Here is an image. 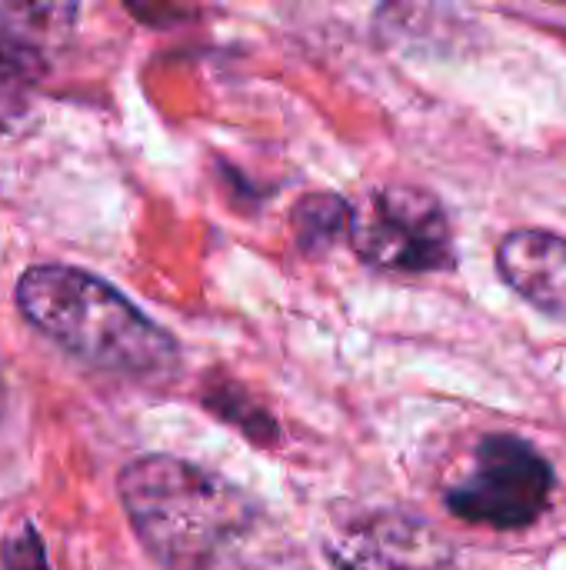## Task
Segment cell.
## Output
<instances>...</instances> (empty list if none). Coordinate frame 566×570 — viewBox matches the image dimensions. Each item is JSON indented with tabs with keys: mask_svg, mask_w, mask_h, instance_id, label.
<instances>
[{
	"mask_svg": "<svg viewBox=\"0 0 566 570\" xmlns=\"http://www.w3.org/2000/svg\"><path fill=\"white\" fill-rule=\"evenodd\" d=\"M117 494L160 570H280L284 548L267 511L220 474L170 454L133 458Z\"/></svg>",
	"mask_w": 566,
	"mask_h": 570,
	"instance_id": "cell-1",
	"label": "cell"
},
{
	"mask_svg": "<svg viewBox=\"0 0 566 570\" xmlns=\"http://www.w3.org/2000/svg\"><path fill=\"white\" fill-rule=\"evenodd\" d=\"M13 301L37 334L93 371L167 381L180 367L177 337L83 267L33 264L20 274Z\"/></svg>",
	"mask_w": 566,
	"mask_h": 570,
	"instance_id": "cell-2",
	"label": "cell"
},
{
	"mask_svg": "<svg viewBox=\"0 0 566 570\" xmlns=\"http://www.w3.org/2000/svg\"><path fill=\"white\" fill-rule=\"evenodd\" d=\"M347 244L360 261L394 274L450 271L457 261L454 224L437 194L424 187H377L350 210Z\"/></svg>",
	"mask_w": 566,
	"mask_h": 570,
	"instance_id": "cell-3",
	"label": "cell"
},
{
	"mask_svg": "<svg viewBox=\"0 0 566 570\" xmlns=\"http://www.w3.org/2000/svg\"><path fill=\"white\" fill-rule=\"evenodd\" d=\"M557 491L554 464L517 434H487L467 474L447 491V511L467 524L524 531L544 518Z\"/></svg>",
	"mask_w": 566,
	"mask_h": 570,
	"instance_id": "cell-4",
	"label": "cell"
},
{
	"mask_svg": "<svg viewBox=\"0 0 566 570\" xmlns=\"http://www.w3.org/2000/svg\"><path fill=\"white\" fill-rule=\"evenodd\" d=\"M337 570H460L454 544L424 518L400 508H367L337 518L324 534Z\"/></svg>",
	"mask_w": 566,
	"mask_h": 570,
	"instance_id": "cell-5",
	"label": "cell"
},
{
	"mask_svg": "<svg viewBox=\"0 0 566 570\" xmlns=\"http://www.w3.org/2000/svg\"><path fill=\"white\" fill-rule=\"evenodd\" d=\"M497 271L530 307L566 321V237L540 227L510 230L497 247Z\"/></svg>",
	"mask_w": 566,
	"mask_h": 570,
	"instance_id": "cell-6",
	"label": "cell"
},
{
	"mask_svg": "<svg viewBox=\"0 0 566 570\" xmlns=\"http://www.w3.org/2000/svg\"><path fill=\"white\" fill-rule=\"evenodd\" d=\"M63 7H47L40 23H27L30 7H0V117H13L27 107L33 87L43 80L47 60L40 33L50 27L47 17H57Z\"/></svg>",
	"mask_w": 566,
	"mask_h": 570,
	"instance_id": "cell-7",
	"label": "cell"
},
{
	"mask_svg": "<svg viewBox=\"0 0 566 570\" xmlns=\"http://www.w3.org/2000/svg\"><path fill=\"white\" fill-rule=\"evenodd\" d=\"M350 210L354 204L340 200L337 194H310L294 207V230L300 247L327 250L337 240L350 237Z\"/></svg>",
	"mask_w": 566,
	"mask_h": 570,
	"instance_id": "cell-8",
	"label": "cell"
},
{
	"mask_svg": "<svg viewBox=\"0 0 566 570\" xmlns=\"http://www.w3.org/2000/svg\"><path fill=\"white\" fill-rule=\"evenodd\" d=\"M3 570H47V551L40 534L23 524L3 544Z\"/></svg>",
	"mask_w": 566,
	"mask_h": 570,
	"instance_id": "cell-9",
	"label": "cell"
},
{
	"mask_svg": "<svg viewBox=\"0 0 566 570\" xmlns=\"http://www.w3.org/2000/svg\"><path fill=\"white\" fill-rule=\"evenodd\" d=\"M0 414H3V381H0Z\"/></svg>",
	"mask_w": 566,
	"mask_h": 570,
	"instance_id": "cell-10",
	"label": "cell"
}]
</instances>
